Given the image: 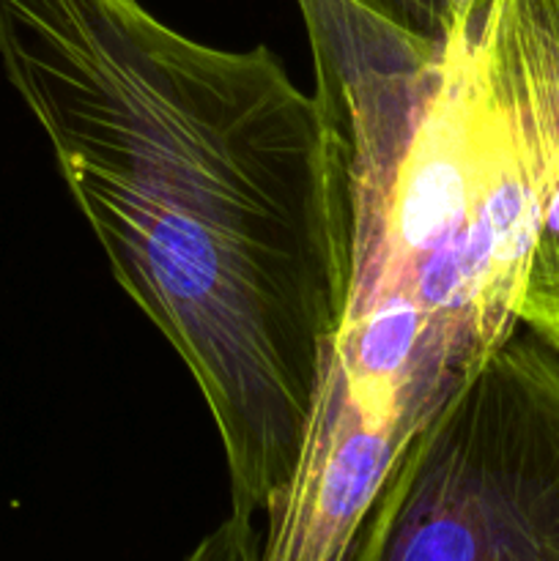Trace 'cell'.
<instances>
[{
    "label": "cell",
    "instance_id": "6da1fadb",
    "mask_svg": "<svg viewBox=\"0 0 559 561\" xmlns=\"http://www.w3.org/2000/svg\"><path fill=\"white\" fill-rule=\"evenodd\" d=\"M0 64L115 283L195 378L233 513H266L349 299L338 104L266 47H208L140 0H0Z\"/></svg>",
    "mask_w": 559,
    "mask_h": 561
},
{
    "label": "cell",
    "instance_id": "7a4b0ae2",
    "mask_svg": "<svg viewBox=\"0 0 559 561\" xmlns=\"http://www.w3.org/2000/svg\"><path fill=\"white\" fill-rule=\"evenodd\" d=\"M310 44L349 142L334 337L376 370L466 381L518 329L559 184V0H471L438 53L376 20Z\"/></svg>",
    "mask_w": 559,
    "mask_h": 561
},
{
    "label": "cell",
    "instance_id": "3957f363",
    "mask_svg": "<svg viewBox=\"0 0 559 561\" xmlns=\"http://www.w3.org/2000/svg\"><path fill=\"white\" fill-rule=\"evenodd\" d=\"M349 561H559V354L515 329L389 477Z\"/></svg>",
    "mask_w": 559,
    "mask_h": 561
},
{
    "label": "cell",
    "instance_id": "277c9868",
    "mask_svg": "<svg viewBox=\"0 0 559 561\" xmlns=\"http://www.w3.org/2000/svg\"><path fill=\"white\" fill-rule=\"evenodd\" d=\"M518 327L559 354V184L537 225L518 299Z\"/></svg>",
    "mask_w": 559,
    "mask_h": 561
},
{
    "label": "cell",
    "instance_id": "5b68a950",
    "mask_svg": "<svg viewBox=\"0 0 559 561\" xmlns=\"http://www.w3.org/2000/svg\"><path fill=\"white\" fill-rule=\"evenodd\" d=\"M354 3L384 25L409 36L422 49L438 53L471 0H354Z\"/></svg>",
    "mask_w": 559,
    "mask_h": 561
},
{
    "label": "cell",
    "instance_id": "8992f818",
    "mask_svg": "<svg viewBox=\"0 0 559 561\" xmlns=\"http://www.w3.org/2000/svg\"><path fill=\"white\" fill-rule=\"evenodd\" d=\"M184 561H261V537L250 515L230 513Z\"/></svg>",
    "mask_w": 559,
    "mask_h": 561
}]
</instances>
